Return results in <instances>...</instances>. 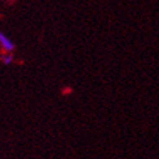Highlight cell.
Segmentation results:
<instances>
[{
	"label": "cell",
	"instance_id": "6da1fadb",
	"mask_svg": "<svg viewBox=\"0 0 159 159\" xmlns=\"http://www.w3.org/2000/svg\"><path fill=\"white\" fill-rule=\"evenodd\" d=\"M0 44H2V56L11 54V52L16 51V44L11 42L3 33L0 34Z\"/></svg>",
	"mask_w": 159,
	"mask_h": 159
},
{
	"label": "cell",
	"instance_id": "7a4b0ae2",
	"mask_svg": "<svg viewBox=\"0 0 159 159\" xmlns=\"http://www.w3.org/2000/svg\"><path fill=\"white\" fill-rule=\"evenodd\" d=\"M2 61L4 65H9V63L13 62V56L12 54H5V56H2Z\"/></svg>",
	"mask_w": 159,
	"mask_h": 159
},
{
	"label": "cell",
	"instance_id": "3957f363",
	"mask_svg": "<svg viewBox=\"0 0 159 159\" xmlns=\"http://www.w3.org/2000/svg\"><path fill=\"white\" fill-rule=\"evenodd\" d=\"M61 93L63 94V96H69V94L73 93V88H71V87H62Z\"/></svg>",
	"mask_w": 159,
	"mask_h": 159
}]
</instances>
